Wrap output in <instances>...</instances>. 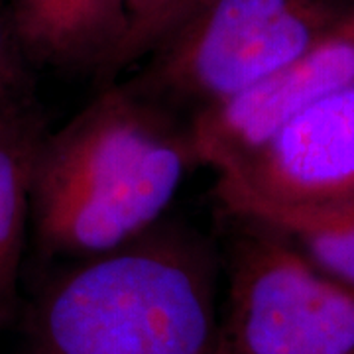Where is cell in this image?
Returning <instances> with one entry per match:
<instances>
[{
  "instance_id": "1",
  "label": "cell",
  "mask_w": 354,
  "mask_h": 354,
  "mask_svg": "<svg viewBox=\"0 0 354 354\" xmlns=\"http://www.w3.org/2000/svg\"><path fill=\"white\" fill-rule=\"evenodd\" d=\"M197 165L189 120L128 81L104 85L39 144L30 191L38 246L85 260L136 241Z\"/></svg>"
},
{
  "instance_id": "2",
  "label": "cell",
  "mask_w": 354,
  "mask_h": 354,
  "mask_svg": "<svg viewBox=\"0 0 354 354\" xmlns=\"http://www.w3.org/2000/svg\"><path fill=\"white\" fill-rule=\"evenodd\" d=\"M218 327L213 246L164 218L53 279L34 307L26 354H215Z\"/></svg>"
},
{
  "instance_id": "3",
  "label": "cell",
  "mask_w": 354,
  "mask_h": 354,
  "mask_svg": "<svg viewBox=\"0 0 354 354\" xmlns=\"http://www.w3.org/2000/svg\"><path fill=\"white\" fill-rule=\"evenodd\" d=\"M353 4L354 0H201L127 81L191 122L293 62Z\"/></svg>"
},
{
  "instance_id": "4",
  "label": "cell",
  "mask_w": 354,
  "mask_h": 354,
  "mask_svg": "<svg viewBox=\"0 0 354 354\" xmlns=\"http://www.w3.org/2000/svg\"><path fill=\"white\" fill-rule=\"evenodd\" d=\"M228 216L218 346L230 354H354L353 288L270 223Z\"/></svg>"
},
{
  "instance_id": "5",
  "label": "cell",
  "mask_w": 354,
  "mask_h": 354,
  "mask_svg": "<svg viewBox=\"0 0 354 354\" xmlns=\"http://www.w3.org/2000/svg\"><path fill=\"white\" fill-rule=\"evenodd\" d=\"M215 174V197L223 209L354 199V87L315 102Z\"/></svg>"
},
{
  "instance_id": "6",
  "label": "cell",
  "mask_w": 354,
  "mask_h": 354,
  "mask_svg": "<svg viewBox=\"0 0 354 354\" xmlns=\"http://www.w3.org/2000/svg\"><path fill=\"white\" fill-rule=\"evenodd\" d=\"M354 87V4L313 46L241 97L191 120L201 165L225 169L293 116Z\"/></svg>"
},
{
  "instance_id": "7",
  "label": "cell",
  "mask_w": 354,
  "mask_h": 354,
  "mask_svg": "<svg viewBox=\"0 0 354 354\" xmlns=\"http://www.w3.org/2000/svg\"><path fill=\"white\" fill-rule=\"evenodd\" d=\"M8 26L28 59L109 85L120 73L130 20L124 0H12Z\"/></svg>"
},
{
  "instance_id": "8",
  "label": "cell",
  "mask_w": 354,
  "mask_h": 354,
  "mask_svg": "<svg viewBox=\"0 0 354 354\" xmlns=\"http://www.w3.org/2000/svg\"><path fill=\"white\" fill-rule=\"evenodd\" d=\"M46 136L30 101L0 114V315L12 301L30 218L34 162Z\"/></svg>"
},
{
  "instance_id": "9",
  "label": "cell",
  "mask_w": 354,
  "mask_h": 354,
  "mask_svg": "<svg viewBox=\"0 0 354 354\" xmlns=\"http://www.w3.org/2000/svg\"><path fill=\"white\" fill-rule=\"evenodd\" d=\"M225 213L270 223L321 270L354 290V199L304 207L244 203L225 209Z\"/></svg>"
},
{
  "instance_id": "10",
  "label": "cell",
  "mask_w": 354,
  "mask_h": 354,
  "mask_svg": "<svg viewBox=\"0 0 354 354\" xmlns=\"http://www.w3.org/2000/svg\"><path fill=\"white\" fill-rule=\"evenodd\" d=\"M128 30L127 46L120 57V71L142 62L201 0H124Z\"/></svg>"
},
{
  "instance_id": "11",
  "label": "cell",
  "mask_w": 354,
  "mask_h": 354,
  "mask_svg": "<svg viewBox=\"0 0 354 354\" xmlns=\"http://www.w3.org/2000/svg\"><path fill=\"white\" fill-rule=\"evenodd\" d=\"M24 53L14 39L10 26L0 22V114L22 101Z\"/></svg>"
},
{
  "instance_id": "12",
  "label": "cell",
  "mask_w": 354,
  "mask_h": 354,
  "mask_svg": "<svg viewBox=\"0 0 354 354\" xmlns=\"http://www.w3.org/2000/svg\"><path fill=\"white\" fill-rule=\"evenodd\" d=\"M215 354H230L228 351H225V348H221L218 344H216V353Z\"/></svg>"
}]
</instances>
